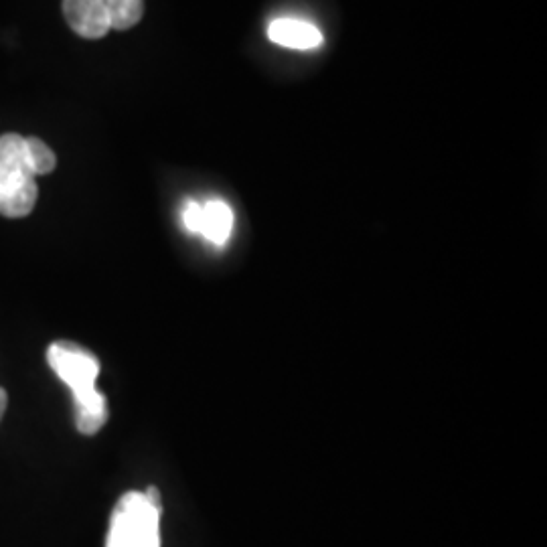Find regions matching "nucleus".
<instances>
[{
    "label": "nucleus",
    "mask_w": 547,
    "mask_h": 547,
    "mask_svg": "<svg viewBox=\"0 0 547 547\" xmlns=\"http://www.w3.org/2000/svg\"><path fill=\"white\" fill-rule=\"evenodd\" d=\"M106 547H161V511L144 493L130 491L118 499Z\"/></svg>",
    "instance_id": "1"
},
{
    "label": "nucleus",
    "mask_w": 547,
    "mask_h": 547,
    "mask_svg": "<svg viewBox=\"0 0 547 547\" xmlns=\"http://www.w3.org/2000/svg\"><path fill=\"white\" fill-rule=\"evenodd\" d=\"M49 367L71 389L73 406L108 404L106 396L96 387L100 361L94 353L71 341H57L47 351Z\"/></svg>",
    "instance_id": "2"
},
{
    "label": "nucleus",
    "mask_w": 547,
    "mask_h": 547,
    "mask_svg": "<svg viewBox=\"0 0 547 547\" xmlns=\"http://www.w3.org/2000/svg\"><path fill=\"white\" fill-rule=\"evenodd\" d=\"M37 195L39 187L33 173L0 169V215L27 217L37 205Z\"/></svg>",
    "instance_id": "3"
},
{
    "label": "nucleus",
    "mask_w": 547,
    "mask_h": 547,
    "mask_svg": "<svg viewBox=\"0 0 547 547\" xmlns=\"http://www.w3.org/2000/svg\"><path fill=\"white\" fill-rule=\"evenodd\" d=\"M61 7L71 31L84 39H102L112 31L106 0H63Z\"/></svg>",
    "instance_id": "4"
},
{
    "label": "nucleus",
    "mask_w": 547,
    "mask_h": 547,
    "mask_svg": "<svg viewBox=\"0 0 547 547\" xmlns=\"http://www.w3.org/2000/svg\"><path fill=\"white\" fill-rule=\"evenodd\" d=\"M272 43L286 49H317L323 43L321 31L300 19H276L268 27Z\"/></svg>",
    "instance_id": "5"
},
{
    "label": "nucleus",
    "mask_w": 547,
    "mask_h": 547,
    "mask_svg": "<svg viewBox=\"0 0 547 547\" xmlns=\"http://www.w3.org/2000/svg\"><path fill=\"white\" fill-rule=\"evenodd\" d=\"M233 231V211L225 201H207L199 205V217H197V229L195 233H201V236L215 244V246H225L227 240L231 238Z\"/></svg>",
    "instance_id": "6"
},
{
    "label": "nucleus",
    "mask_w": 547,
    "mask_h": 547,
    "mask_svg": "<svg viewBox=\"0 0 547 547\" xmlns=\"http://www.w3.org/2000/svg\"><path fill=\"white\" fill-rule=\"evenodd\" d=\"M110 29L128 31L142 21L144 0H106Z\"/></svg>",
    "instance_id": "7"
},
{
    "label": "nucleus",
    "mask_w": 547,
    "mask_h": 547,
    "mask_svg": "<svg viewBox=\"0 0 547 547\" xmlns=\"http://www.w3.org/2000/svg\"><path fill=\"white\" fill-rule=\"evenodd\" d=\"M0 169L33 173L27 161V144L23 136L13 132L0 136Z\"/></svg>",
    "instance_id": "8"
},
{
    "label": "nucleus",
    "mask_w": 547,
    "mask_h": 547,
    "mask_svg": "<svg viewBox=\"0 0 547 547\" xmlns=\"http://www.w3.org/2000/svg\"><path fill=\"white\" fill-rule=\"evenodd\" d=\"M25 144H27V161L35 177L49 175L55 171L57 156L49 148V144H45L41 138H35V136L25 138Z\"/></svg>",
    "instance_id": "9"
},
{
    "label": "nucleus",
    "mask_w": 547,
    "mask_h": 547,
    "mask_svg": "<svg viewBox=\"0 0 547 547\" xmlns=\"http://www.w3.org/2000/svg\"><path fill=\"white\" fill-rule=\"evenodd\" d=\"M7 406H9V396L3 387H0V420L5 418V412H7Z\"/></svg>",
    "instance_id": "10"
}]
</instances>
